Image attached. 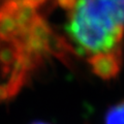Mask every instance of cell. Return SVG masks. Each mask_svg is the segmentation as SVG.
<instances>
[{
    "label": "cell",
    "instance_id": "obj_3",
    "mask_svg": "<svg viewBox=\"0 0 124 124\" xmlns=\"http://www.w3.org/2000/svg\"><path fill=\"white\" fill-rule=\"evenodd\" d=\"M104 124H124V100L115 104L108 111Z\"/></svg>",
    "mask_w": 124,
    "mask_h": 124
},
{
    "label": "cell",
    "instance_id": "obj_5",
    "mask_svg": "<svg viewBox=\"0 0 124 124\" xmlns=\"http://www.w3.org/2000/svg\"><path fill=\"white\" fill-rule=\"evenodd\" d=\"M32 124H48V123H45V122H34Z\"/></svg>",
    "mask_w": 124,
    "mask_h": 124
},
{
    "label": "cell",
    "instance_id": "obj_4",
    "mask_svg": "<svg viewBox=\"0 0 124 124\" xmlns=\"http://www.w3.org/2000/svg\"><path fill=\"white\" fill-rule=\"evenodd\" d=\"M78 0H58L59 5L63 7L65 9H73V7L76 6Z\"/></svg>",
    "mask_w": 124,
    "mask_h": 124
},
{
    "label": "cell",
    "instance_id": "obj_1",
    "mask_svg": "<svg viewBox=\"0 0 124 124\" xmlns=\"http://www.w3.org/2000/svg\"><path fill=\"white\" fill-rule=\"evenodd\" d=\"M70 15L107 31L118 40H122L124 0H78Z\"/></svg>",
    "mask_w": 124,
    "mask_h": 124
},
{
    "label": "cell",
    "instance_id": "obj_2",
    "mask_svg": "<svg viewBox=\"0 0 124 124\" xmlns=\"http://www.w3.org/2000/svg\"><path fill=\"white\" fill-rule=\"evenodd\" d=\"M92 72L102 80H111L118 76L122 67V52L119 48L107 53H99L88 58Z\"/></svg>",
    "mask_w": 124,
    "mask_h": 124
}]
</instances>
